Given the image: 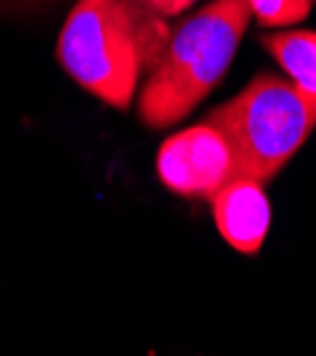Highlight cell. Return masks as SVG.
Here are the masks:
<instances>
[{
  "label": "cell",
  "mask_w": 316,
  "mask_h": 356,
  "mask_svg": "<svg viewBox=\"0 0 316 356\" xmlns=\"http://www.w3.org/2000/svg\"><path fill=\"white\" fill-rule=\"evenodd\" d=\"M263 46L274 54V60L288 74V80L310 100H316V32L294 29V32H274L263 38Z\"/></svg>",
  "instance_id": "6"
},
{
  "label": "cell",
  "mask_w": 316,
  "mask_h": 356,
  "mask_svg": "<svg viewBox=\"0 0 316 356\" xmlns=\"http://www.w3.org/2000/svg\"><path fill=\"white\" fill-rule=\"evenodd\" d=\"M157 177L180 197H214L237 177V157L225 134L203 120L160 145Z\"/></svg>",
  "instance_id": "4"
},
{
  "label": "cell",
  "mask_w": 316,
  "mask_h": 356,
  "mask_svg": "<svg viewBox=\"0 0 316 356\" xmlns=\"http://www.w3.org/2000/svg\"><path fill=\"white\" fill-rule=\"evenodd\" d=\"M211 209L222 240L231 248H237L240 254H256L263 248L271 225L265 183L237 174L211 197Z\"/></svg>",
  "instance_id": "5"
},
{
  "label": "cell",
  "mask_w": 316,
  "mask_h": 356,
  "mask_svg": "<svg viewBox=\"0 0 316 356\" xmlns=\"http://www.w3.org/2000/svg\"><path fill=\"white\" fill-rule=\"evenodd\" d=\"M137 3L157 17H174V15H183L185 9H191L197 0H137Z\"/></svg>",
  "instance_id": "8"
},
{
  "label": "cell",
  "mask_w": 316,
  "mask_h": 356,
  "mask_svg": "<svg viewBox=\"0 0 316 356\" xmlns=\"http://www.w3.org/2000/svg\"><path fill=\"white\" fill-rule=\"evenodd\" d=\"M165 38L160 17L137 0H77L57 38V60L89 95L128 108Z\"/></svg>",
  "instance_id": "1"
},
{
  "label": "cell",
  "mask_w": 316,
  "mask_h": 356,
  "mask_svg": "<svg viewBox=\"0 0 316 356\" xmlns=\"http://www.w3.org/2000/svg\"><path fill=\"white\" fill-rule=\"evenodd\" d=\"M251 23L245 0H211L171 32L137 95V114L151 129H165L203 103L234 63Z\"/></svg>",
  "instance_id": "2"
},
{
  "label": "cell",
  "mask_w": 316,
  "mask_h": 356,
  "mask_svg": "<svg viewBox=\"0 0 316 356\" xmlns=\"http://www.w3.org/2000/svg\"><path fill=\"white\" fill-rule=\"evenodd\" d=\"M263 29H285L308 17L316 0H245Z\"/></svg>",
  "instance_id": "7"
},
{
  "label": "cell",
  "mask_w": 316,
  "mask_h": 356,
  "mask_svg": "<svg viewBox=\"0 0 316 356\" xmlns=\"http://www.w3.org/2000/svg\"><path fill=\"white\" fill-rule=\"evenodd\" d=\"M237 157V174L268 183L288 165L316 129V100L291 80L260 74L225 106L208 114Z\"/></svg>",
  "instance_id": "3"
}]
</instances>
